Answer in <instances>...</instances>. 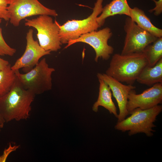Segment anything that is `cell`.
Masks as SVG:
<instances>
[{
    "instance_id": "obj_9",
    "label": "cell",
    "mask_w": 162,
    "mask_h": 162,
    "mask_svg": "<svg viewBox=\"0 0 162 162\" xmlns=\"http://www.w3.org/2000/svg\"><path fill=\"white\" fill-rule=\"evenodd\" d=\"M112 35L111 29L107 27L98 31H93L82 34L77 39L69 41L65 48L78 42L86 43L94 49L95 52L94 60L96 62L99 58L107 60L114 52L113 48L108 43Z\"/></svg>"
},
{
    "instance_id": "obj_10",
    "label": "cell",
    "mask_w": 162,
    "mask_h": 162,
    "mask_svg": "<svg viewBox=\"0 0 162 162\" xmlns=\"http://www.w3.org/2000/svg\"><path fill=\"white\" fill-rule=\"evenodd\" d=\"M34 31L29 29L26 33V45L25 51L21 57L11 66L13 71L22 69L26 73L33 68L43 56L50 54L51 51H46L40 45L37 40L33 38Z\"/></svg>"
},
{
    "instance_id": "obj_15",
    "label": "cell",
    "mask_w": 162,
    "mask_h": 162,
    "mask_svg": "<svg viewBox=\"0 0 162 162\" xmlns=\"http://www.w3.org/2000/svg\"><path fill=\"white\" fill-rule=\"evenodd\" d=\"M136 81L140 84L149 86L162 83V58L153 66L148 65L145 67Z\"/></svg>"
},
{
    "instance_id": "obj_6",
    "label": "cell",
    "mask_w": 162,
    "mask_h": 162,
    "mask_svg": "<svg viewBox=\"0 0 162 162\" xmlns=\"http://www.w3.org/2000/svg\"><path fill=\"white\" fill-rule=\"evenodd\" d=\"M103 2V0H97L92 13L86 18L68 20L63 25H60L59 36L62 44L77 39L82 34L97 31L100 27L96 19L102 12Z\"/></svg>"
},
{
    "instance_id": "obj_3",
    "label": "cell",
    "mask_w": 162,
    "mask_h": 162,
    "mask_svg": "<svg viewBox=\"0 0 162 162\" xmlns=\"http://www.w3.org/2000/svg\"><path fill=\"white\" fill-rule=\"evenodd\" d=\"M162 111V106L159 104L146 110L136 108L130 113V116L118 122L115 128L122 132L128 131L129 136L143 133L152 136L154 131L153 128L156 127L154 123Z\"/></svg>"
},
{
    "instance_id": "obj_5",
    "label": "cell",
    "mask_w": 162,
    "mask_h": 162,
    "mask_svg": "<svg viewBox=\"0 0 162 162\" xmlns=\"http://www.w3.org/2000/svg\"><path fill=\"white\" fill-rule=\"evenodd\" d=\"M25 25L32 27L36 34L40 46L46 51L56 52L61 48L59 36L60 24L49 15H40L32 19H25Z\"/></svg>"
},
{
    "instance_id": "obj_17",
    "label": "cell",
    "mask_w": 162,
    "mask_h": 162,
    "mask_svg": "<svg viewBox=\"0 0 162 162\" xmlns=\"http://www.w3.org/2000/svg\"><path fill=\"white\" fill-rule=\"evenodd\" d=\"M148 61V65L153 66L162 58V37L158 38L148 46L142 52Z\"/></svg>"
},
{
    "instance_id": "obj_14",
    "label": "cell",
    "mask_w": 162,
    "mask_h": 162,
    "mask_svg": "<svg viewBox=\"0 0 162 162\" xmlns=\"http://www.w3.org/2000/svg\"><path fill=\"white\" fill-rule=\"evenodd\" d=\"M130 8L127 0H112L103 8L102 12L97 17L96 21L100 27L104 25L106 19L110 16L123 14L129 17Z\"/></svg>"
},
{
    "instance_id": "obj_19",
    "label": "cell",
    "mask_w": 162,
    "mask_h": 162,
    "mask_svg": "<svg viewBox=\"0 0 162 162\" xmlns=\"http://www.w3.org/2000/svg\"><path fill=\"white\" fill-rule=\"evenodd\" d=\"M2 19H0V24ZM2 29L0 27V56H13L16 52V50L10 46L5 41L2 34Z\"/></svg>"
},
{
    "instance_id": "obj_11",
    "label": "cell",
    "mask_w": 162,
    "mask_h": 162,
    "mask_svg": "<svg viewBox=\"0 0 162 162\" xmlns=\"http://www.w3.org/2000/svg\"><path fill=\"white\" fill-rule=\"evenodd\" d=\"M134 89L128 96L127 110L128 115L136 108L148 109L162 103V83L155 84L140 94H136Z\"/></svg>"
},
{
    "instance_id": "obj_21",
    "label": "cell",
    "mask_w": 162,
    "mask_h": 162,
    "mask_svg": "<svg viewBox=\"0 0 162 162\" xmlns=\"http://www.w3.org/2000/svg\"><path fill=\"white\" fill-rule=\"evenodd\" d=\"M153 0L155 3V7L154 8L148 10V11L150 13L154 11V14L155 16H159L162 12V0H159L158 1Z\"/></svg>"
},
{
    "instance_id": "obj_2",
    "label": "cell",
    "mask_w": 162,
    "mask_h": 162,
    "mask_svg": "<svg viewBox=\"0 0 162 162\" xmlns=\"http://www.w3.org/2000/svg\"><path fill=\"white\" fill-rule=\"evenodd\" d=\"M148 65L143 52L113 55L106 74L120 82L134 83L143 68Z\"/></svg>"
},
{
    "instance_id": "obj_12",
    "label": "cell",
    "mask_w": 162,
    "mask_h": 162,
    "mask_svg": "<svg viewBox=\"0 0 162 162\" xmlns=\"http://www.w3.org/2000/svg\"><path fill=\"white\" fill-rule=\"evenodd\" d=\"M97 76L98 79L103 80L110 87L118 107V122L123 120L128 115L127 105L129 94L132 90L135 88V87L132 85L123 84L106 74L98 73Z\"/></svg>"
},
{
    "instance_id": "obj_22",
    "label": "cell",
    "mask_w": 162,
    "mask_h": 162,
    "mask_svg": "<svg viewBox=\"0 0 162 162\" xmlns=\"http://www.w3.org/2000/svg\"><path fill=\"white\" fill-rule=\"evenodd\" d=\"M10 64L8 61L2 59L0 57V70L5 69Z\"/></svg>"
},
{
    "instance_id": "obj_18",
    "label": "cell",
    "mask_w": 162,
    "mask_h": 162,
    "mask_svg": "<svg viewBox=\"0 0 162 162\" xmlns=\"http://www.w3.org/2000/svg\"><path fill=\"white\" fill-rule=\"evenodd\" d=\"M10 64L5 69L0 70V98L11 89L16 79L14 71Z\"/></svg>"
},
{
    "instance_id": "obj_16",
    "label": "cell",
    "mask_w": 162,
    "mask_h": 162,
    "mask_svg": "<svg viewBox=\"0 0 162 162\" xmlns=\"http://www.w3.org/2000/svg\"><path fill=\"white\" fill-rule=\"evenodd\" d=\"M129 17L140 28L158 38L162 37V30L153 25L142 10L136 7L130 8Z\"/></svg>"
},
{
    "instance_id": "obj_23",
    "label": "cell",
    "mask_w": 162,
    "mask_h": 162,
    "mask_svg": "<svg viewBox=\"0 0 162 162\" xmlns=\"http://www.w3.org/2000/svg\"><path fill=\"white\" fill-rule=\"evenodd\" d=\"M5 121L0 112V132L4 126Z\"/></svg>"
},
{
    "instance_id": "obj_13",
    "label": "cell",
    "mask_w": 162,
    "mask_h": 162,
    "mask_svg": "<svg viewBox=\"0 0 162 162\" xmlns=\"http://www.w3.org/2000/svg\"><path fill=\"white\" fill-rule=\"evenodd\" d=\"M98 80L99 82V95L97 100L93 105L92 110L97 112L99 106H103L117 118L118 114L116 107L112 99L111 89L104 81L100 79Z\"/></svg>"
},
{
    "instance_id": "obj_1",
    "label": "cell",
    "mask_w": 162,
    "mask_h": 162,
    "mask_svg": "<svg viewBox=\"0 0 162 162\" xmlns=\"http://www.w3.org/2000/svg\"><path fill=\"white\" fill-rule=\"evenodd\" d=\"M35 96L25 89L16 78L10 91L0 98V112L6 122L28 119Z\"/></svg>"
},
{
    "instance_id": "obj_4",
    "label": "cell",
    "mask_w": 162,
    "mask_h": 162,
    "mask_svg": "<svg viewBox=\"0 0 162 162\" xmlns=\"http://www.w3.org/2000/svg\"><path fill=\"white\" fill-rule=\"evenodd\" d=\"M55 70L54 68L49 67L46 58H44L27 73H21L19 70L14 71L22 86L36 95L52 89V75Z\"/></svg>"
},
{
    "instance_id": "obj_7",
    "label": "cell",
    "mask_w": 162,
    "mask_h": 162,
    "mask_svg": "<svg viewBox=\"0 0 162 162\" xmlns=\"http://www.w3.org/2000/svg\"><path fill=\"white\" fill-rule=\"evenodd\" d=\"M7 10L10 22L15 27L27 17L36 15L58 16L56 11L47 8L38 0H8Z\"/></svg>"
},
{
    "instance_id": "obj_8",
    "label": "cell",
    "mask_w": 162,
    "mask_h": 162,
    "mask_svg": "<svg viewBox=\"0 0 162 162\" xmlns=\"http://www.w3.org/2000/svg\"><path fill=\"white\" fill-rule=\"evenodd\" d=\"M124 29L126 35L122 55L142 52L158 38L140 28L129 17L125 19Z\"/></svg>"
},
{
    "instance_id": "obj_20",
    "label": "cell",
    "mask_w": 162,
    "mask_h": 162,
    "mask_svg": "<svg viewBox=\"0 0 162 162\" xmlns=\"http://www.w3.org/2000/svg\"><path fill=\"white\" fill-rule=\"evenodd\" d=\"M8 0H0V19L5 21L9 20L10 16L7 10Z\"/></svg>"
}]
</instances>
